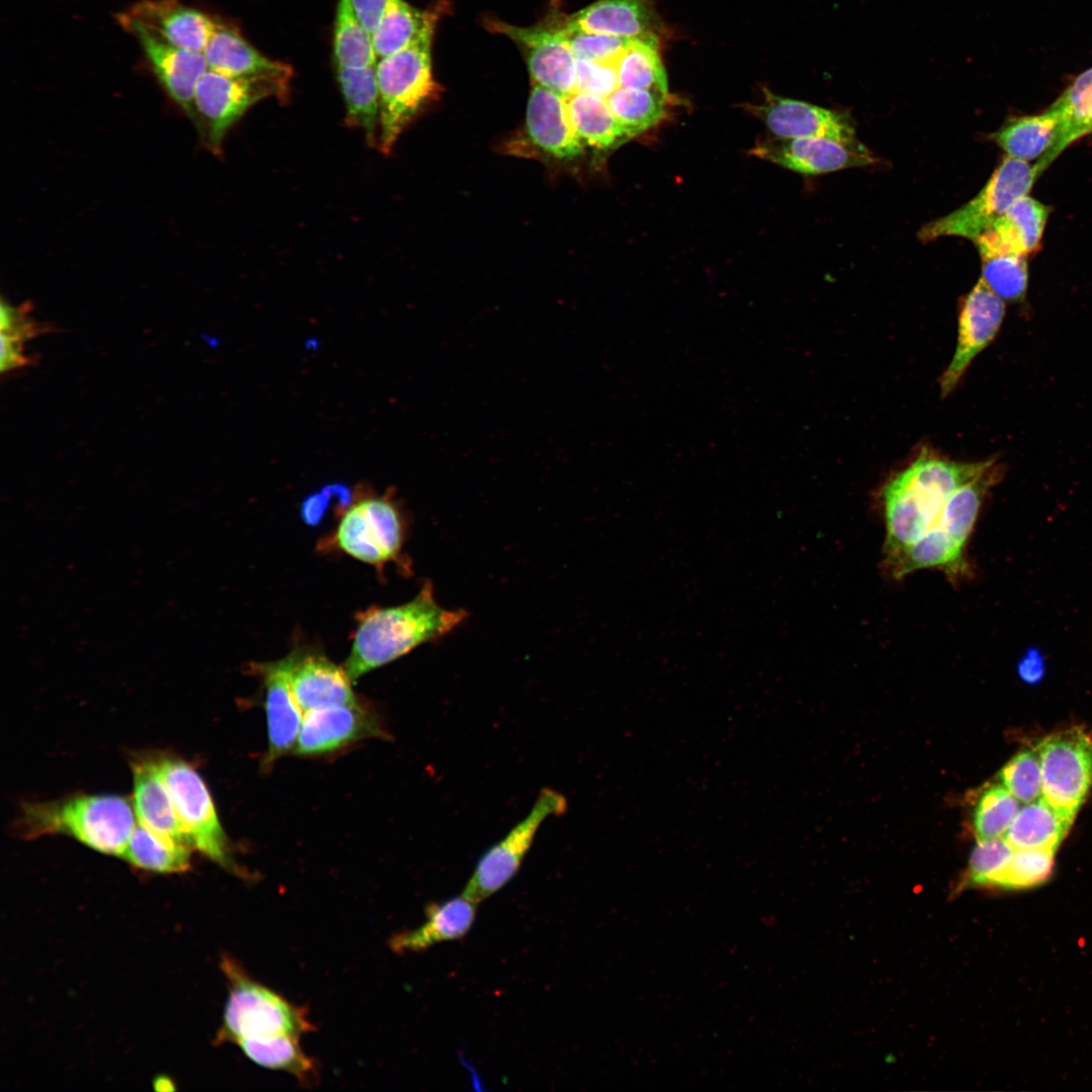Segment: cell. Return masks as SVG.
Returning <instances> with one entry per match:
<instances>
[{
  "mask_svg": "<svg viewBox=\"0 0 1092 1092\" xmlns=\"http://www.w3.org/2000/svg\"><path fill=\"white\" fill-rule=\"evenodd\" d=\"M668 95L619 87L607 102L631 138L656 125L665 115Z\"/></svg>",
  "mask_w": 1092,
  "mask_h": 1092,
  "instance_id": "8d00e7d4",
  "label": "cell"
},
{
  "mask_svg": "<svg viewBox=\"0 0 1092 1092\" xmlns=\"http://www.w3.org/2000/svg\"><path fill=\"white\" fill-rule=\"evenodd\" d=\"M208 69L237 78H267L288 83L292 69L259 53L237 30L216 21L203 51Z\"/></svg>",
  "mask_w": 1092,
  "mask_h": 1092,
  "instance_id": "484cf974",
  "label": "cell"
},
{
  "mask_svg": "<svg viewBox=\"0 0 1092 1092\" xmlns=\"http://www.w3.org/2000/svg\"><path fill=\"white\" fill-rule=\"evenodd\" d=\"M439 16L438 8L421 11L404 0H388L371 35L377 61L406 49L426 34L434 33Z\"/></svg>",
  "mask_w": 1092,
  "mask_h": 1092,
  "instance_id": "1f68e13d",
  "label": "cell"
},
{
  "mask_svg": "<svg viewBox=\"0 0 1092 1092\" xmlns=\"http://www.w3.org/2000/svg\"><path fill=\"white\" fill-rule=\"evenodd\" d=\"M289 84L267 78H237L210 69L194 91L193 119L206 146L219 154L230 128L257 102L287 97Z\"/></svg>",
  "mask_w": 1092,
  "mask_h": 1092,
  "instance_id": "ba28073f",
  "label": "cell"
},
{
  "mask_svg": "<svg viewBox=\"0 0 1092 1092\" xmlns=\"http://www.w3.org/2000/svg\"><path fill=\"white\" fill-rule=\"evenodd\" d=\"M1005 311V301L997 296L981 278L963 298L960 306L956 352L939 381L942 397L950 393L975 357L997 336Z\"/></svg>",
  "mask_w": 1092,
  "mask_h": 1092,
  "instance_id": "5bb4252c",
  "label": "cell"
},
{
  "mask_svg": "<svg viewBox=\"0 0 1092 1092\" xmlns=\"http://www.w3.org/2000/svg\"><path fill=\"white\" fill-rule=\"evenodd\" d=\"M1013 852L1014 848L1003 836L978 840L971 853L964 883L997 887Z\"/></svg>",
  "mask_w": 1092,
  "mask_h": 1092,
  "instance_id": "60d3db41",
  "label": "cell"
},
{
  "mask_svg": "<svg viewBox=\"0 0 1092 1092\" xmlns=\"http://www.w3.org/2000/svg\"><path fill=\"white\" fill-rule=\"evenodd\" d=\"M24 340L1 334V372L26 366L30 359L23 354Z\"/></svg>",
  "mask_w": 1092,
  "mask_h": 1092,
  "instance_id": "7dc6e473",
  "label": "cell"
},
{
  "mask_svg": "<svg viewBox=\"0 0 1092 1092\" xmlns=\"http://www.w3.org/2000/svg\"><path fill=\"white\" fill-rule=\"evenodd\" d=\"M1060 121L1053 148L1037 163L1039 175L1071 144L1092 132V68L1081 74L1050 106Z\"/></svg>",
  "mask_w": 1092,
  "mask_h": 1092,
  "instance_id": "83f0119b",
  "label": "cell"
},
{
  "mask_svg": "<svg viewBox=\"0 0 1092 1092\" xmlns=\"http://www.w3.org/2000/svg\"><path fill=\"white\" fill-rule=\"evenodd\" d=\"M1059 125L1057 113L1049 107L1039 114L1007 120L992 139L1008 157L1030 162L1039 160L1053 148Z\"/></svg>",
  "mask_w": 1092,
  "mask_h": 1092,
  "instance_id": "d6a6232c",
  "label": "cell"
},
{
  "mask_svg": "<svg viewBox=\"0 0 1092 1092\" xmlns=\"http://www.w3.org/2000/svg\"><path fill=\"white\" fill-rule=\"evenodd\" d=\"M619 88L615 64L576 59V91L608 98Z\"/></svg>",
  "mask_w": 1092,
  "mask_h": 1092,
  "instance_id": "f6af8a7d",
  "label": "cell"
},
{
  "mask_svg": "<svg viewBox=\"0 0 1092 1092\" xmlns=\"http://www.w3.org/2000/svg\"><path fill=\"white\" fill-rule=\"evenodd\" d=\"M155 1088H156V1090H162V1091L173 1090L174 1089V1087H172V1083H171L170 1079L165 1078V1077L158 1078L155 1081Z\"/></svg>",
  "mask_w": 1092,
  "mask_h": 1092,
  "instance_id": "681fc988",
  "label": "cell"
},
{
  "mask_svg": "<svg viewBox=\"0 0 1092 1092\" xmlns=\"http://www.w3.org/2000/svg\"><path fill=\"white\" fill-rule=\"evenodd\" d=\"M566 810L563 794L543 788L529 814L480 856L461 895L478 904L503 889L519 872L541 824Z\"/></svg>",
  "mask_w": 1092,
  "mask_h": 1092,
  "instance_id": "8fae6325",
  "label": "cell"
},
{
  "mask_svg": "<svg viewBox=\"0 0 1092 1092\" xmlns=\"http://www.w3.org/2000/svg\"><path fill=\"white\" fill-rule=\"evenodd\" d=\"M1055 852L1046 849H1014L997 887L1026 889L1042 884L1052 874Z\"/></svg>",
  "mask_w": 1092,
  "mask_h": 1092,
  "instance_id": "b9f144b4",
  "label": "cell"
},
{
  "mask_svg": "<svg viewBox=\"0 0 1092 1092\" xmlns=\"http://www.w3.org/2000/svg\"><path fill=\"white\" fill-rule=\"evenodd\" d=\"M984 283L1003 301L1018 303L1025 299L1028 287L1026 257L1004 255L982 259Z\"/></svg>",
  "mask_w": 1092,
  "mask_h": 1092,
  "instance_id": "ab89813d",
  "label": "cell"
},
{
  "mask_svg": "<svg viewBox=\"0 0 1092 1092\" xmlns=\"http://www.w3.org/2000/svg\"><path fill=\"white\" fill-rule=\"evenodd\" d=\"M290 684L293 695L305 713L310 710L356 704L352 680L344 667L324 655L291 652Z\"/></svg>",
  "mask_w": 1092,
  "mask_h": 1092,
  "instance_id": "603a6c76",
  "label": "cell"
},
{
  "mask_svg": "<svg viewBox=\"0 0 1092 1092\" xmlns=\"http://www.w3.org/2000/svg\"><path fill=\"white\" fill-rule=\"evenodd\" d=\"M1002 466L995 460L949 496L936 524L907 548L905 562L911 571L937 569L953 583L970 576L967 544L985 496L1002 477Z\"/></svg>",
  "mask_w": 1092,
  "mask_h": 1092,
  "instance_id": "277c9868",
  "label": "cell"
},
{
  "mask_svg": "<svg viewBox=\"0 0 1092 1092\" xmlns=\"http://www.w3.org/2000/svg\"><path fill=\"white\" fill-rule=\"evenodd\" d=\"M526 131L542 153L558 160H572L583 153V143L574 131L565 96L535 84L526 110Z\"/></svg>",
  "mask_w": 1092,
  "mask_h": 1092,
  "instance_id": "44dd1931",
  "label": "cell"
},
{
  "mask_svg": "<svg viewBox=\"0 0 1092 1092\" xmlns=\"http://www.w3.org/2000/svg\"><path fill=\"white\" fill-rule=\"evenodd\" d=\"M118 19L140 41L154 74L169 96L193 118L195 87L208 69L203 53L176 47L123 14Z\"/></svg>",
  "mask_w": 1092,
  "mask_h": 1092,
  "instance_id": "e0dca14e",
  "label": "cell"
},
{
  "mask_svg": "<svg viewBox=\"0 0 1092 1092\" xmlns=\"http://www.w3.org/2000/svg\"><path fill=\"white\" fill-rule=\"evenodd\" d=\"M1039 174L1036 165L1006 156L982 190L950 213L924 224L918 232L921 242L942 237L975 240L1011 205L1030 191Z\"/></svg>",
  "mask_w": 1092,
  "mask_h": 1092,
  "instance_id": "52a82bcc",
  "label": "cell"
},
{
  "mask_svg": "<svg viewBox=\"0 0 1092 1092\" xmlns=\"http://www.w3.org/2000/svg\"><path fill=\"white\" fill-rule=\"evenodd\" d=\"M433 33L376 63L379 89L378 150L389 155L399 135L442 88L434 80L431 62Z\"/></svg>",
  "mask_w": 1092,
  "mask_h": 1092,
  "instance_id": "5b68a950",
  "label": "cell"
},
{
  "mask_svg": "<svg viewBox=\"0 0 1092 1092\" xmlns=\"http://www.w3.org/2000/svg\"><path fill=\"white\" fill-rule=\"evenodd\" d=\"M337 66L365 67L377 63L372 36L356 15L350 0H340L334 26Z\"/></svg>",
  "mask_w": 1092,
  "mask_h": 1092,
  "instance_id": "74e56055",
  "label": "cell"
},
{
  "mask_svg": "<svg viewBox=\"0 0 1092 1092\" xmlns=\"http://www.w3.org/2000/svg\"><path fill=\"white\" fill-rule=\"evenodd\" d=\"M587 33L621 38H658V22L650 0H598L565 22Z\"/></svg>",
  "mask_w": 1092,
  "mask_h": 1092,
  "instance_id": "d4e9b609",
  "label": "cell"
},
{
  "mask_svg": "<svg viewBox=\"0 0 1092 1092\" xmlns=\"http://www.w3.org/2000/svg\"><path fill=\"white\" fill-rule=\"evenodd\" d=\"M352 7L367 29L372 35L376 29L388 0H350Z\"/></svg>",
  "mask_w": 1092,
  "mask_h": 1092,
  "instance_id": "c3c4849f",
  "label": "cell"
},
{
  "mask_svg": "<svg viewBox=\"0 0 1092 1092\" xmlns=\"http://www.w3.org/2000/svg\"><path fill=\"white\" fill-rule=\"evenodd\" d=\"M465 616L463 610H446L438 605L428 581L412 601L396 607H372L357 617L344 669L354 681L415 647L444 636Z\"/></svg>",
  "mask_w": 1092,
  "mask_h": 1092,
  "instance_id": "7a4b0ae2",
  "label": "cell"
},
{
  "mask_svg": "<svg viewBox=\"0 0 1092 1092\" xmlns=\"http://www.w3.org/2000/svg\"><path fill=\"white\" fill-rule=\"evenodd\" d=\"M190 846L168 841L138 823L121 857L149 872L183 873L190 867Z\"/></svg>",
  "mask_w": 1092,
  "mask_h": 1092,
  "instance_id": "e575fe53",
  "label": "cell"
},
{
  "mask_svg": "<svg viewBox=\"0 0 1092 1092\" xmlns=\"http://www.w3.org/2000/svg\"><path fill=\"white\" fill-rule=\"evenodd\" d=\"M1073 822L1040 797L1018 811L1004 838L1014 849L1056 851Z\"/></svg>",
  "mask_w": 1092,
  "mask_h": 1092,
  "instance_id": "f1b7e54d",
  "label": "cell"
},
{
  "mask_svg": "<svg viewBox=\"0 0 1092 1092\" xmlns=\"http://www.w3.org/2000/svg\"><path fill=\"white\" fill-rule=\"evenodd\" d=\"M493 26L525 50L528 69L535 84L563 96L576 91V59L564 25L525 28L495 23Z\"/></svg>",
  "mask_w": 1092,
  "mask_h": 1092,
  "instance_id": "2e32d148",
  "label": "cell"
},
{
  "mask_svg": "<svg viewBox=\"0 0 1092 1092\" xmlns=\"http://www.w3.org/2000/svg\"><path fill=\"white\" fill-rule=\"evenodd\" d=\"M476 903L463 895L442 903L430 904L426 921L414 930L402 931L389 940L396 953L423 951L436 943L464 937L476 917Z\"/></svg>",
  "mask_w": 1092,
  "mask_h": 1092,
  "instance_id": "4316f807",
  "label": "cell"
},
{
  "mask_svg": "<svg viewBox=\"0 0 1092 1092\" xmlns=\"http://www.w3.org/2000/svg\"><path fill=\"white\" fill-rule=\"evenodd\" d=\"M161 777L192 848L226 869L233 868L228 839L211 795L196 769L175 756L158 757Z\"/></svg>",
  "mask_w": 1092,
  "mask_h": 1092,
  "instance_id": "9c48e42d",
  "label": "cell"
},
{
  "mask_svg": "<svg viewBox=\"0 0 1092 1092\" xmlns=\"http://www.w3.org/2000/svg\"><path fill=\"white\" fill-rule=\"evenodd\" d=\"M565 99L571 125L584 146L605 151L632 139L606 98L575 91Z\"/></svg>",
  "mask_w": 1092,
  "mask_h": 1092,
  "instance_id": "4dcf8cb0",
  "label": "cell"
},
{
  "mask_svg": "<svg viewBox=\"0 0 1092 1092\" xmlns=\"http://www.w3.org/2000/svg\"><path fill=\"white\" fill-rule=\"evenodd\" d=\"M132 806L138 822L158 836L191 846L161 777L158 757L134 760Z\"/></svg>",
  "mask_w": 1092,
  "mask_h": 1092,
  "instance_id": "cb8c5ba5",
  "label": "cell"
},
{
  "mask_svg": "<svg viewBox=\"0 0 1092 1092\" xmlns=\"http://www.w3.org/2000/svg\"><path fill=\"white\" fill-rule=\"evenodd\" d=\"M999 780L1012 796L1023 804L1041 797V774L1036 751L1023 750L1000 770Z\"/></svg>",
  "mask_w": 1092,
  "mask_h": 1092,
  "instance_id": "7bdbcfd3",
  "label": "cell"
},
{
  "mask_svg": "<svg viewBox=\"0 0 1092 1092\" xmlns=\"http://www.w3.org/2000/svg\"><path fill=\"white\" fill-rule=\"evenodd\" d=\"M122 14L170 43L198 53H203L216 25V20L179 0H143Z\"/></svg>",
  "mask_w": 1092,
  "mask_h": 1092,
  "instance_id": "7402d4cb",
  "label": "cell"
},
{
  "mask_svg": "<svg viewBox=\"0 0 1092 1092\" xmlns=\"http://www.w3.org/2000/svg\"><path fill=\"white\" fill-rule=\"evenodd\" d=\"M619 87L668 95L666 73L658 52V38H636L616 64Z\"/></svg>",
  "mask_w": 1092,
  "mask_h": 1092,
  "instance_id": "d590c367",
  "label": "cell"
},
{
  "mask_svg": "<svg viewBox=\"0 0 1092 1092\" xmlns=\"http://www.w3.org/2000/svg\"><path fill=\"white\" fill-rule=\"evenodd\" d=\"M382 735L373 714L357 703L325 707L304 713L294 752L320 754L364 737Z\"/></svg>",
  "mask_w": 1092,
  "mask_h": 1092,
  "instance_id": "ac0fdd59",
  "label": "cell"
},
{
  "mask_svg": "<svg viewBox=\"0 0 1092 1092\" xmlns=\"http://www.w3.org/2000/svg\"><path fill=\"white\" fill-rule=\"evenodd\" d=\"M135 826L132 803L115 795H75L23 804L17 832L24 838L71 836L86 846L122 856Z\"/></svg>",
  "mask_w": 1092,
  "mask_h": 1092,
  "instance_id": "3957f363",
  "label": "cell"
},
{
  "mask_svg": "<svg viewBox=\"0 0 1092 1092\" xmlns=\"http://www.w3.org/2000/svg\"><path fill=\"white\" fill-rule=\"evenodd\" d=\"M337 79L346 105V125L363 129L367 143L377 147L379 89L376 65L337 66Z\"/></svg>",
  "mask_w": 1092,
  "mask_h": 1092,
  "instance_id": "f546056e",
  "label": "cell"
},
{
  "mask_svg": "<svg viewBox=\"0 0 1092 1092\" xmlns=\"http://www.w3.org/2000/svg\"><path fill=\"white\" fill-rule=\"evenodd\" d=\"M751 155L806 175L863 167L877 161L859 141L841 143L827 138H769L757 143Z\"/></svg>",
  "mask_w": 1092,
  "mask_h": 1092,
  "instance_id": "4fadbf2b",
  "label": "cell"
},
{
  "mask_svg": "<svg viewBox=\"0 0 1092 1092\" xmlns=\"http://www.w3.org/2000/svg\"><path fill=\"white\" fill-rule=\"evenodd\" d=\"M291 653L286 657L257 665L266 688L268 750L265 767L294 747L304 712L298 705L290 684Z\"/></svg>",
  "mask_w": 1092,
  "mask_h": 1092,
  "instance_id": "d6986e66",
  "label": "cell"
},
{
  "mask_svg": "<svg viewBox=\"0 0 1092 1092\" xmlns=\"http://www.w3.org/2000/svg\"><path fill=\"white\" fill-rule=\"evenodd\" d=\"M1041 797L1075 819L1092 786V738L1073 727L1044 737L1036 746Z\"/></svg>",
  "mask_w": 1092,
  "mask_h": 1092,
  "instance_id": "7c38bea8",
  "label": "cell"
},
{
  "mask_svg": "<svg viewBox=\"0 0 1092 1092\" xmlns=\"http://www.w3.org/2000/svg\"><path fill=\"white\" fill-rule=\"evenodd\" d=\"M1050 208L1025 195L975 240L982 259L1014 255L1027 257L1040 245Z\"/></svg>",
  "mask_w": 1092,
  "mask_h": 1092,
  "instance_id": "ffe728a7",
  "label": "cell"
},
{
  "mask_svg": "<svg viewBox=\"0 0 1092 1092\" xmlns=\"http://www.w3.org/2000/svg\"><path fill=\"white\" fill-rule=\"evenodd\" d=\"M299 1037L292 1034H278L245 1038L237 1044L256 1065L286 1072L301 1083L308 1084L315 1079L316 1067L314 1061L302 1051Z\"/></svg>",
  "mask_w": 1092,
  "mask_h": 1092,
  "instance_id": "836d02e7",
  "label": "cell"
},
{
  "mask_svg": "<svg viewBox=\"0 0 1092 1092\" xmlns=\"http://www.w3.org/2000/svg\"><path fill=\"white\" fill-rule=\"evenodd\" d=\"M568 42L575 59L617 64L632 39L587 33L564 24Z\"/></svg>",
  "mask_w": 1092,
  "mask_h": 1092,
  "instance_id": "ee69618b",
  "label": "cell"
},
{
  "mask_svg": "<svg viewBox=\"0 0 1092 1092\" xmlns=\"http://www.w3.org/2000/svg\"><path fill=\"white\" fill-rule=\"evenodd\" d=\"M351 557L382 566L399 554L403 523L390 494L361 492L344 512L332 538Z\"/></svg>",
  "mask_w": 1092,
  "mask_h": 1092,
  "instance_id": "30bf717a",
  "label": "cell"
},
{
  "mask_svg": "<svg viewBox=\"0 0 1092 1092\" xmlns=\"http://www.w3.org/2000/svg\"><path fill=\"white\" fill-rule=\"evenodd\" d=\"M749 111L762 120L777 138H827L841 143L858 141L847 114L782 97L768 89H763L762 103L749 105Z\"/></svg>",
  "mask_w": 1092,
  "mask_h": 1092,
  "instance_id": "9a60e30c",
  "label": "cell"
},
{
  "mask_svg": "<svg viewBox=\"0 0 1092 1092\" xmlns=\"http://www.w3.org/2000/svg\"><path fill=\"white\" fill-rule=\"evenodd\" d=\"M41 327L26 317L25 308L14 307L1 301V334L20 338L24 341L39 335Z\"/></svg>",
  "mask_w": 1092,
  "mask_h": 1092,
  "instance_id": "bcb514c9",
  "label": "cell"
},
{
  "mask_svg": "<svg viewBox=\"0 0 1092 1092\" xmlns=\"http://www.w3.org/2000/svg\"><path fill=\"white\" fill-rule=\"evenodd\" d=\"M220 969L228 980L229 998L216 1043L278 1034L301 1036L313 1029L304 1009L254 980L233 958L223 956Z\"/></svg>",
  "mask_w": 1092,
  "mask_h": 1092,
  "instance_id": "8992f818",
  "label": "cell"
},
{
  "mask_svg": "<svg viewBox=\"0 0 1092 1092\" xmlns=\"http://www.w3.org/2000/svg\"><path fill=\"white\" fill-rule=\"evenodd\" d=\"M1019 810V802L1002 784L984 787L972 811L974 835L978 840L1003 836Z\"/></svg>",
  "mask_w": 1092,
  "mask_h": 1092,
  "instance_id": "f35d334b",
  "label": "cell"
},
{
  "mask_svg": "<svg viewBox=\"0 0 1092 1092\" xmlns=\"http://www.w3.org/2000/svg\"><path fill=\"white\" fill-rule=\"evenodd\" d=\"M991 464L958 462L921 453L889 479L881 490L887 562L918 541L937 522L947 499Z\"/></svg>",
  "mask_w": 1092,
  "mask_h": 1092,
  "instance_id": "6da1fadb",
  "label": "cell"
}]
</instances>
